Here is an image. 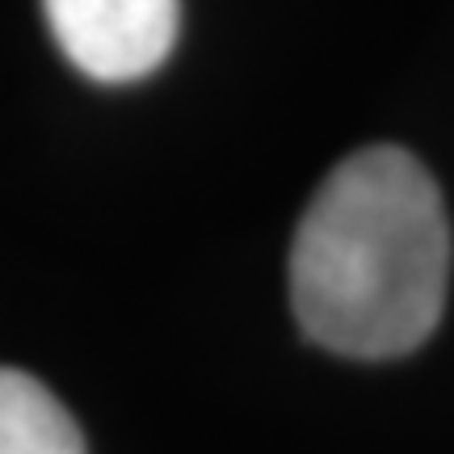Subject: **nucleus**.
Returning a JSON list of instances; mask_svg holds the SVG:
<instances>
[{"instance_id": "7ed1b4c3", "label": "nucleus", "mask_w": 454, "mask_h": 454, "mask_svg": "<svg viewBox=\"0 0 454 454\" xmlns=\"http://www.w3.org/2000/svg\"><path fill=\"white\" fill-rule=\"evenodd\" d=\"M0 454H84L67 408L34 374L0 366Z\"/></svg>"}, {"instance_id": "f03ea898", "label": "nucleus", "mask_w": 454, "mask_h": 454, "mask_svg": "<svg viewBox=\"0 0 454 454\" xmlns=\"http://www.w3.org/2000/svg\"><path fill=\"white\" fill-rule=\"evenodd\" d=\"M43 9L59 51L101 84L156 72L177 43V0H43Z\"/></svg>"}, {"instance_id": "f257e3e1", "label": "nucleus", "mask_w": 454, "mask_h": 454, "mask_svg": "<svg viewBox=\"0 0 454 454\" xmlns=\"http://www.w3.org/2000/svg\"><path fill=\"white\" fill-rule=\"evenodd\" d=\"M450 286L438 181L404 147H366L325 177L291 244V303L316 345L383 362L429 340Z\"/></svg>"}]
</instances>
